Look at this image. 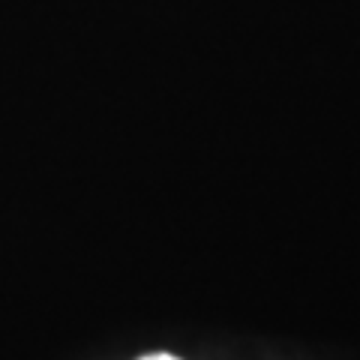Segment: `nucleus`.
I'll return each instance as SVG.
<instances>
[{"label":"nucleus","instance_id":"nucleus-1","mask_svg":"<svg viewBox=\"0 0 360 360\" xmlns=\"http://www.w3.org/2000/svg\"><path fill=\"white\" fill-rule=\"evenodd\" d=\"M141 360H177L172 354H150V357H141Z\"/></svg>","mask_w":360,"mask_h":360}]
</instances>
